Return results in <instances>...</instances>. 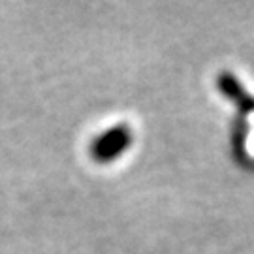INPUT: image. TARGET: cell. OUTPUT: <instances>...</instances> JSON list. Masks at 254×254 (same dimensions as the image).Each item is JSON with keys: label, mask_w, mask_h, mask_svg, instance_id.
Listing matches in <instances>:
<instances>
[{"label": "cell", "mask_w": 254, "mask_h": 254, "mask_svg": "<svg viewBox=\"0 0 254 254\" xmlns=\"http://www.w3.org/2000/svg\"><path fill=\"white\" fill-rule=\"evenodd\" d=\"M218 87H220V91L224 92L228 98H232V100L236 102L239 108H243L245 111H254V96H251L239 85V81L234 79L230 73H222L218 77Z\"/></svg>", "instance_id": "2"}, {"label": "cell", "mask_w": 254, "mask_h": 254, "mask_svg": "<svg viewBox=\"0 0 254 254\" xmlns=\"http://www.w3.org/2000/svg\"><path fill=\"white\" fill-rule=\"evenodd\" d=\"M128 145H132V130L127 125H117L92 141L91 156L98 164L113 162L127 151Z\"/></svg>", "instance_id": "1"}]
</instances>
